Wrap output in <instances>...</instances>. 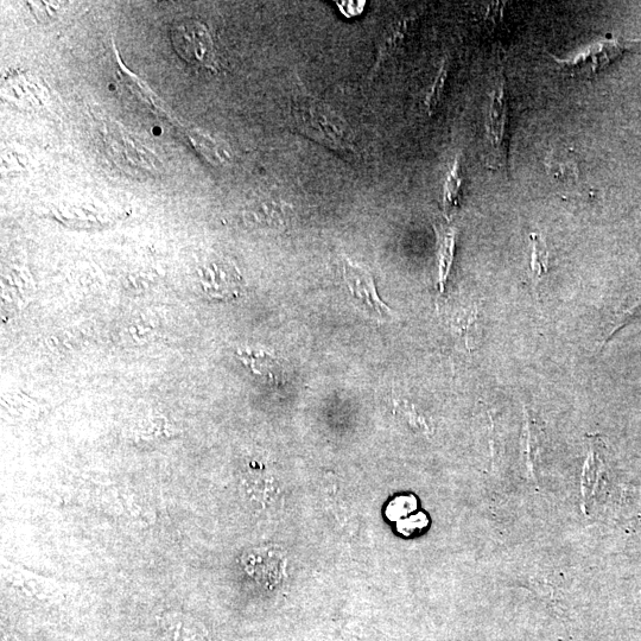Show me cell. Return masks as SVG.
Returning <instances> with one entry per match:
<instances>
[{
  "instance_id": "5",
  "label": "cell",
  "mask_w": 641,
  "mask_h": 641,
  "mask_svg": "<svg viewBox=\"0 0 641 641\" xmlns=\"http://www.w3.org/2000/svg\"><path fill=\"white\" fill-rule=\"evenodd\" d=\"M342 276L349 291L359 301L361 306L367 309V312L379 319H386L390 315V309L380 300L378 296L374 279L370 272L355 265L349 259L342 263Z\"/></svg>"
},
{
  "instance_id": "3",
  "label": "cell",
  "mask_w": 641,
  "mask_h": 641,
  "mask_svg": "<svg viewBox=\"0 0 641 641\" xmlns=\"http://www.w3.org/2000/svg\"><path fill=\"white\" fill-rule=\"evenodd\" d=\"M296 113L309 135L319 138L322 143L336 148L351 145V131L326 106L308 101L298 106Z\"/></svg>"
},
{
  "instance_id": "9",
  "label": "cell",
  "mask_w": 641,
  "mask_h": 641,
  "mask_svg": "<svg viewBox=\"0 0 641 641\" xmlns=\"http://www.w3.org/2000/svg\"><path fill=\"white\" fill-rule=\"evenodd\" d=\"M439 238V285L441 293H443L454 260L455 232L452 228H446L439 233Z\"/></svg>"
},
{
  "instance_id": "4",
  "label": "cell",
  "mask_w": 641,
  "mask_h": 641,
  "mask_svg": "<svg viewBox=\"0 0 641 641\" xmlns=\"http://www.w3.org/2000/svg\"><path fill=\"white\" fill-rule=\"evenodd\" d=\"M625 48L615 40H602L592 44L569 59L557 60L570 75L590 78L619 59Z\"/></svg>"
},
{
  "instance_id": "10",
  "label": "cell",
  "mask_w": 641,
  "mask_h": 641,
  "mask_svg": "<svg viewBox=\"0 0 641 641\" xmlns=\"http://www.w3.org/2000/svg\"><path fill=\"white\" fill-rule=\"evenodd\" d=\"M547 167L552 176L557 177L558 180L568 181L577 179L579 176V168L574 157L569 155V152H550L547 162Z\"/></svg>"
},
{
  "instance_id": "13",
  "label": "cell",
  "mask_w": 641,
  "mask_h": 641,
  "mask_svg": "<svg viewBox=\"0 0 641 641\" xmlns=\"http://www.w3.org/2000/svg\"><path fill=\"white\" fill-rule=\"evenodd\" d=\"M447 79H448V62L444 61L440 69V73L439 75H437L434 85L433 87H431V90L427 97V106L430 112H433L434 110H436L437 106L440 105L443 98V94H444V88H446Z\"/></svg>"
},
{
  "instance_id": "11",
  "label": "cell",
  "mask_w": 641,
  "mask_h": 641,
  "mask_svg": "<svg viewBox=\"0 0 641 641\" xmlns=\"http://www.w3.org/2000/svg\"><path fill=\"white\" fill-rule=\"evenodd\" d=\"M462 176L460 162L456 160L452 170L449 171L446 186H444L443 205L447 217L456 212L461 201Z\"/></svg>"
},
{
  "instance_id": "1",
  "label": "cell",
  "mask_w": 641,
  "mask_h": 641,
  "mask_svg": "<svg viewBox=\"0 0 641 641\" xmlns=\"http://www.w3.org/2000/svg\"><path fill=\"white\" fill-rule=\"evenodd\" d=\"M486 126L488 142L491 145L494 161L506 168L507 158H509V138H507V131H509V100H507V86L503 68H500L492 87Z\"/></svg>"
},
{
  "instance_id": "8",
  "label": "cell",
  "mask_w": 641,
  "mask_h": 641,
  "mask_svg": "<svg viewBox=\"0 0 641 641\" xmlns=\"http://www.w3.org/2000/svg\"><path fill=\"white\" fill-rule=\"evenodd\" d=\"M239 359L250 368L255 376L262 377L275 383L279 371L278 361L265 352L240 351Z\"/></svg>"
},
{
  "instance_id": "2",
  "label": "cell",
  "mask_w": 641,
  "mask_h": 641,
  "mask_svg": "<svg viewBox=\"0 0 641 641\" xmlns=\"http://www.w3.org/2000/svg\"><path fill=\"white\" fill-rule=\"evenodd\" d=\"M171 42L189 65L214 68V46L206 25L195 19H183L171 29Z\"/></svg>"
},
{
  "instance_id": "6",
  "label": "cell",
  "mask_w": 641,
  "mask_h": 641,
  "mask_svg": "<svg viewBox=\"0 0 641 641\" xmlns=\"http://www.w3.org/2000/svg\"><path fill=\"white\" fill-rule=\"evenodd\" d=\"M203 290L215 300H232L240 295L243 279L234 265L214 262L202 271Z\"/></svg>"
},
{
  "instance_id": "7",
  "label": "cell",
  "mask_w": 641,
  "mask_h": 641,
  "mask_svg": "<svg viewBox=\"0 0 641 641\" xmlns=\"http://www.w3.org/2000/svg\"><path fill=\"white\" fill-rule=\"evenodd\" d=\"M530 244V281L533 289L537 290L539 283L549 272V251L544 239L537 233L530 234Z\"/></svg>"
},
{
  "instance_id": "14",
  "label": "cell",
  "mask_w": 641,
  "mask_h": 641,
  "mask_svg": "<svg viewBox=\"0 0 641 641\" xmlns=\"http://www.w3.org/2000/svg\"><path fill=\"white\" fill-rule=\"evenodd\" d=\"M168 423L162 418H155V420L148 422V427L143 430L145 440L158 439L160 436H168L169 429Z\"/></svg>"
},
{
  "instance_id": "12",
  "label": "cell",
  "mask_w": 641,
  "mask_h": 641,
  "mask_svg": "<svg viewBox=\"0 0 641 641\" xmlns=\"http://www.w3.org/2000/svg\"><path fill=\"white\" fill-rule=\"evenodd\" d=\"M477 320L478 310L475 307L461 309L452 320V329L454 330V333L460 336L468 348L469 336H471L472 328L475 327V322H477Z\"/></svg>"
}]
</instances>
